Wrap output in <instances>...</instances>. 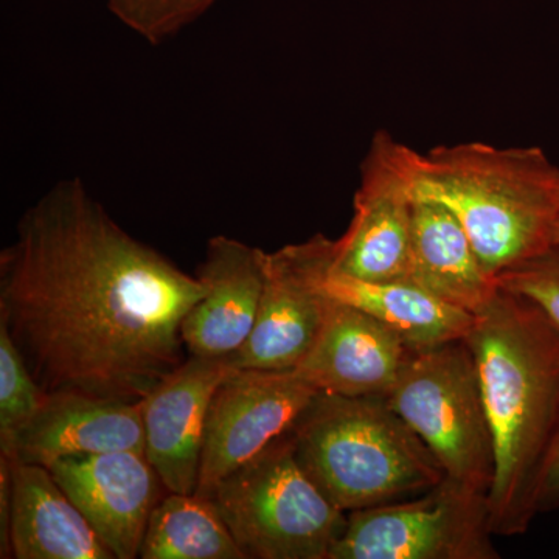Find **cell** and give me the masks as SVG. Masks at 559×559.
<instances>
[{
    "label": "cell",
    "mask_w": 559,
    "mask_h": 559,
    "mask_svg": "<svg viewBox=\"0 0 559 559\" xmlns=\"http://www.w3.org/2000/svg\"><path fill=\"white\" fill-rule=\"evenodd\" d=\"M204 294L79 178L25 210L0 252V326L47 393L145 399L186 360L180 326Z\"/></svg>",
    "instance_id": "cell-1"
},
{
    "label": "cell",
    "mask_w": 559,
    "mask_h": 559,
    "mask_svg": "<svg viewBox=\"0 0 559 559\" xmlns=\"http://www.w3.org/2000/svg\"><path fill=\"white\" fill-rule=\"evenodd\" d=\"M465 341L495 448L489 524L495 535H522L538 516L536 487L559 426V329L532 301L499 288L474 312Z\"/></svg>",
    "instance_id": "cell-2"
},
{
    "label": "cell",
    "mask_w": 559,
    "mask_h": 559,
    "mask_svg": "<svg viewBox=\"0 0 559 559\" xmlns=\"http://www.w3.org/2000/svg\"><path fill=\"white\" fill-rule=\"evenodd\" d=\"M415 186L457 216L491 277L554 246L559 167L536 146H437L418 153Z\"/></svg>",
    "instance_id": "cell-3"
},
{
    "label": "cell",
    "mask_w": 559,
    "mask_h": 559,
    "mask_svg": "<svg viewBox=\"0 0 559 559\" xmlns=\"http://www.w3.org/2000/svg\"><path fill=\"white\" fill-rule=\"evenodd\" d=\"M289 437L301 468L345 513L423 495L444 479L425 441L384 399L319 390Z\"/></svg>",
    "instance_id": "cell-4"
},
{
    "label": "cell",
    "mask_w": 559,
    "mask_h": 559,
    "mask_svg": "<svg viewBox=\"0 0 559 559\" xmlns=\"http://www.w3.org/2000/svg\"><path fill=\"white\" fill-rule=\"evenodd\" d=\"M205 498L246 559H330L347 527L348 513L301 468L289 432L227 474Z\"/></svg>",
    "instance_id": "cell-5"
},
{
    "label": "cell",
    "mask_w": 559,
    "mask_h": 559,
    "mask_svg": "<svg viewBox=\"0 0 559 559\" xmlns=\"http://www.w3.org/2000/svg\"><path fill=\"white\" fill-rule=\"evenodd\" d=\"M384 400L425 441L447 479L488 495L495 448L479 371L465 340L412 353Z\"/></svg>",
    "instance_id": "cell-6"
},
{
    "label": "cell",
    "mask_w": 559,
    "mask_h": 559,
    "mask_svg": "<svg viewBox=\"0 0 559 559\" xmlns=\"http://www.w3.org/2000/svg\"><path fill=\"white\" fill-rule=\"evenodd\" d=\"M488 495L447 479L412 500L349 511L330 559H499Z\"/></svg>",
    "instance_id": "cell-7"
},
{
    "label": "cell",
    "mask_w": 559,
    "mask_h": 559,
    "mask_svg": "<svg viewBox=\"0 0 559 559\" xmlns=\"http://www.w3.org/2000/svg\"><path fill=\"white\" fill-rule=\"evenodd\" d=\"M418 153L388 131L371 139L347 231L331 272L359 282H411Z\"/></svg>",
    "instance_id": "cell-8"
},
{
    "label": "cell",
    "mask_w": 559,
    "mask_h": 559,
    "mask_svg": "<svg viewBox=\"0 0 559 559\" xmlns=\"http://www.w3.org/2000/svg\"><path fill=\"white\" fill-rule=\"evenodd\" d=\"M334 240L314 235L267 253L259 316L249 341L229 358L235 369L294 370L318 340L331 297L325 289Z\"/></svg>",
    "instance_id": "cell-9"
},
{
    "label": "cell",
    "mask_w": 559,
    "mask_h": 559,
    "mask_svg": "<svg viewBox=\"0 0 559 559\" xmlns=\"http://www.w3.org/2000/svg\"><path fill=\"white\" fill-rule=\"evenodd\" d=\"M319 390L296 370H235L210 401L197 495L288 433Z\"/></svg>",
    "instance_id": "cell-10"
},
{
    "label": "cell",
    "mask_w": 559,
    "mask_h": 559,
    "mask_svg": "<svg viewBox=\"0 0 559 559\" xmlns=\"http://www.w3.org/2000/svg\"><path fill=\"white\" fill-rule=\"evenodd\" d=\"M49 469L114 558H139L151 513L168 492L145 454L73 455Z\"/></svg>",
    "instance_id": "cell-11"
},
{
    "label": "cell",
    "mask_w": 559,
    "mask_h": 559,
    "mask_svg": "<svg viewBox=\"0 0 559 559\" xmlns=\"http://www.w3.org/2000/svg\"><path fill=\"white\" fill-rule=\"evenodd\" d=\"M235 370L229 358L189 355L142 400L145 455L168 491L197 492L210 401Z\"/></svg>",
    "instance_id": "cell-12"
},
{
    "label": "cell",
    "mask_w": 559,
    "mask_h": 559,
    "mask_svg": "<svg viewBox=\"0 0 559 559\" xmlns=\"http://www.w3.org/2000/svg\"><path fill=\"white\" fill-rule=\"evenodd\" d=\"M267 253L226 235L210 238L197 271L205 294L180 326L190 356L231 358L249 341L263 296Z\"/></svg>",
    "instance_id": "cell-13"
},
{
    "label": "cell",
    "mask_w": 559,
    "mask_h": 559,
    "mask_svg": "<svg viewBox=\"0 0 559 559\" xmlns=\"http://www.w3.org/2000/svg\"><path fill=\"white\" fill-rule=\"evenodd\" d=\"M412 353L369 312L331 297L318 340L294 370L320 392L385 399Z\"/></svg>",
    "instance_id": "cell-14"
},
{
    "label": "cell",
    "mask_w": 559,
    "mask_h": 559,
    "mask_svg": "<svg viewBox=\"0 0 559 559\" xmlns=\"http://www.w3.org/2000/svg\"><path fill=\"white\" fill-rule=\"evenodd\" d=\"M135 451L145 454L143 404L81 392L47 393L38 414L0 454L46 466L73 455Z\"/></svg>",
    "instance_id": "cell-15"
},
{
    "label": "cell",
    "mask_w": 559,
    "mask_h": 559,
    "mask_svg": "<svg viewBox=\"0 0 559 559\" xmlns=\"http://www.w3.org/2000/svg\"><path fill=\"white\" fill-rule=\"evenodd\" d=\"M9 525L0 558L116 559L49 468L0 454Z\"/></svg>",
    "instance_id": "cell-16"
},
{
    "label": "cell",
    "mask_w": 559,
    "mask_h": 559,
    "mask_svg": "<svg viewBox=\"0 0 559 559\" xmlns=\"http://www.w3.org/2000/svg\"><path fill=\"white\" fill-rule=\"evenodd\" d=\"M411 282L473 314L499 289L457 216L440 201L418 193Z\"/></svg>",
    "instance_id": "cell-17"
},
{
    "label": "cell",
    "mask_w": 559,
    "mask_h": 559,
    "mask_svg": "<svg viewBox=\"0 0 559 559\" xmlns=\"http://www.w3.org/2000/svg\"><path fill=\"white\" fill-rule=\"evenodd\" d=\"M325 289L333 299L369 312L395 331L412 352L466 340L474 323L473 312L412 282H359L330 271Z\"/></svg>",
    "instance_id": "cell-18"
},
{
    "label": "cell",
    "mask_w": 559,
    "mask_h": 559,
    "mask_svg": "<svg viewBox=\"0 0 559 559\" xmlns=\"http://www.w3.org/2000/svg\"><path fill=\"white\" fill-rule=\"evenodd\" d=\"M139 558L246 559L212 500L170 491L151 513Z\"/></svg>",
    "instance_id": "cell-19"
},
{
    "label": "cell",
    "mask_w": 559,
    "mask_h": 559,
    "mask_svg": "<svg viewBox=\"0 0 559 559\" xmlns=\"http://www.w3.org/2000/svg\"><path fill=\"white\" fill-rule=\"evenodd\" d=\"M46 399L9 331L0 326V447L31 423Z\"/></svg>",
    "instance_id": "cell-20"
},
{
    "label": "cell",
    "mask_w": 559,
    "mask_h": 559,
    "mask_svg": "<svg viewBox=\"0 0 559 559\" xmlns=\"http://www.w3.org/2000/svg\"><path fill=\"white\" fill-rule=\"evenodd\" d=\"M218 0H106L114 16L151 46H159L204 16Z\"/></svg>",
    "instance_id": "cell-21"
},
{
    "label": "cell",
    "mask_w": 559,
    "mask_h": 559,
    "mask_svg": "<svg viewBox=\"0 0 559 559\" xmlns=\"http://www.w3.org/2000/svg\"><path fill=\"white\" fill-rule=\"evenodd\" d=\"M499 288L524 297L559 329V248L544 250L496 277Z\"/></svg>",
    "instance_id": "cell-22"
},
{
    "label": "cell",
    "mask_w": 559,
    "mask_h": 559,
    "mask_svg": "<svg viewBox=\"0 0 559 559\" xmlns=\"http://www.w3.org/2000/svg\"><path fill=\"white\" fill-rule=\"evenodd\" d=\"M535 507L538 514L559 509V426L540 469Z\"/></svg>",
    "instance_id": "cell-23"
},
{
    "label": "cell",
    "mask_w": 559,
    "mask_h": 559,
    "mask_svg": "<svg viewBox=\"0 0 559 559\" xmlns=\"http://www.w3.org/2000/svg\"><path fill=\"white\" fill-rule=\"evenodd\" d=\"M554 246H558V248H559V200H558L557 216H555V224H554Z\"/></svg>",
    "instance_id": "cell-24"
}]
</instances>
